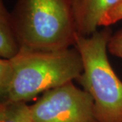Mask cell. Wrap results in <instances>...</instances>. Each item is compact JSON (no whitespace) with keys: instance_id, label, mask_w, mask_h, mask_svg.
Segmentation results:
<instances>
[{"instance_id":"6","label":"cell","mask_w":122,"mask_h":122,"mask_svg":"<svg viewBox=\"0 0 122 122\" xmlns=\"http://www.w3.org/2000/svg\"><path fill=\"white\" fill-rule=\"evenodd\" d=\"M21 45L14 29L10 12L2 0L0 1V56L1 59L12 60L18 54Z\"/></svg>"},{"instance_id":"9","label":"cell","mask_w":122,"mask_h":122,"mask_svg":"<svg viewBox=\"0 0 122 122\" xmlns=\"http://www.w3.org/2000/svg\"><path fill=\"white\" fill-rule=\"evenodd\" d=\"M108 52L122 59V29L112 34L108 44Z\"/></svg>"},{"instance_id":"7","label":"cell","mask_w":122,"mask_h":122,"mask_svg":"<svg viewBox=\"0 0 122 122\" xmlns=\"http://www.w3.org/2000/svg\"><path fill=\"white\" fill-rule=\"evenodd\" d=\"M0 122H34L30 106L25 102H1Z\"/></svg>"},{"instance_id":"3","label":"cell","mask_w":122,"mask_h":122,"mask_svg":"<svg viewBox=\"0 0 122 122\" xmlns=\"http://www.w3.org/2000/svg\"><path fill=\"white\" fill-rule=\"evenodd\" d=\"M112 36L109 27L89 36L77 33L75 47L83 70L76 79L94 101L100 122H122V81L109 63L107 52Z\"/></svg>"},{"instance_id":"5","label":"cell","mask_w":122,"mask_h":122,"mask_svg":"<svg viewBox=\"0 0 122 122\" xmlns=\"http://www.w3.org/2000/svg\"><path fill=\"white\" fill-rule=\"evenodd\" d=\"M71 4L77 33L89 36L104 25L109 12L122 6V0H71Z\"/></svg>"},{"instance_id":"1","label":"cell","mask_w":122,"mask_h":122,"mask_svg":"<svg viewBox=\"0 0 122 122\" xmlns=\"http://www.w3.org/2000/svg\"><path fill=\"white\" fill-rule=\"evenodd\" d=\"M10 62L12 81L1 102H28L39 94L76 80L83 70L75 47L57 51L21 48Z\"/></svg>"},{"instance_id":"8","label":"cell","mask_w":122,"mask_h":122,"mask_svg":"<svg viewBox=\"0 0 122 122\" xmlns=\"http://www.w3.org/2000/svg\"><path fill=\"white\" fill-rule=\"evenodd\" d=\"M13 68L10 60L0 59V96L3 97L8 91L12 81Z\"/></svg>"},{"instance_id":"4","label":"cell","mask_w":122,"mask_h":122,"mask_svg":"<svg viewBox=\"0 0 122 122\" xmlns=\"http://www.w3.org/2000/svg\"><path fill=\"white\" fill-rule=\"evenodd\" d=\"M30 107L34 122H100L92 97L73 82L45 92Z\"/></svg>"},{"instance_id":"2","label":"cell","mask_w":122,"mask_h":122,"mask_svg":"<svg viewBox=\"0 0 122 122\" xmlns=\"http://www.w3.org/2000/svg\"><path fill=\"white\" fill-rule=\"evenodd\" d=\"M21 48L57 51L75 45L71 0H18L10 12Z\"/></svg>"}]
</instances>
